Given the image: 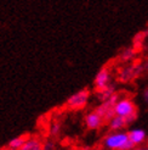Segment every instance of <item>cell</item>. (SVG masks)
<instances>
[{"mask_svg":"<svg viewBox=\"0 0 148 150\" xmlns=\"http://www.w3.org/2000/svg\"><path fill=\"white\" fill-rule=\"evenodd\" d=\"M145 67L142 66L141 60H135L131 65L123 67V69L118 72V79L119 82H123V83H126V82H130L132 79L137 78L140 74L142 73Z\"/></svg>","mask_w":148,"mask_h":150,"instance_id":"6da1fadb","label":"cell"},{"mask_svg":"<svg viewBox=\"0 0 148 150\" xmlns=\"http://www.w3.org/2000/svg\"><path fill=\"white\" fill-rule=\"evenodd\" d=\"M129 136L128 133H121V132H115L108 136L103 140V145L109 150H123L124 145L128 143Z\"/></svg>","mask_w":148,"mask_h":150,"instance_id":"7a4b0ae2","label":"cell"},{"mask_svg":"<svg viewBox=\"0 0 148 150\" xmlns=\"http://www.w3.org/2000/svg\"><path fill=\"white\" fill-rule=\"evenodd\" d=\"M89 96H90V92L87 89H81V91L72 94L68 100H67V106L72 110H80L85 108V105L87 104Z\"/></svg>","mask_w":148,"mask_h":150,"instance_id":"3957f363","label":"cell"},{"mask_svg":"<svg viewBox=\"0 0 148 150\" xmlns=\"http://www.w3.org/2000/svg\"><path fill=\"white\" fill-rule=\"evenodd\" d=\"M115 115H119L123 117H126L131 114L137 111V106L134 104V101L130 100V99H121V100H118L115 106Z\"/></svg>","mask_w":148,"mask_h":150,"instance_id":"277c9868","label":"cell"},{"mask_svg":"<svg viewBox=\"0 0 148 150\" xmlns=\"http://www.w3.org/2000/svg\"><path fill=\"white\" fill-rule=\"evenodd\" d=\"M109 81H110V72H109V69L107 66L102 67V69L97 72L95 77V87H96V91L97 89H102L109 84Z\"/></svg>","mask_w":148,"mask_h":150,"instance_id":"5b68a950","label":"cell"},{"mask_svg":"<svg viewBox=\"0 0 148 150\" xmlns=\"http://www.w3.org/2000/svg\"><path fill=\"white\" fill-rule=\"evenodd\" d=\"M85 125L89 129H97L101 126L105 125V121H103V117L100 114H97L96 111H92L85 116Z\"/></svg>","mask_w":148,"mask_h":150,"instance_id":"8992f818","label":"cell"},{"mask_svg":"<svg viewBox=\"0 0 148 150\" xmlns=\"http://www.w3.org/2000/svg\"><path fill=\"white\" fill-rule=\"evenodd\" d=\"M20 150H43V142L38 137H28Z\"/></svg>","mask_w":148,"mask_h":150,"instance_id":"52a82bcc","label":"cell"},{"mask_svg":"<svg viewBox=\"0 0 148 150\" xmlns=\"http://www.w3.org/2000/svg\"><path fill=\"white\" fill-rule=\"evenodd\" d=\"M115 93V88H114V86L113 84H108L107 87H105V88H102V89H97L96 91V94H97V98H98V100L102 103V101H106V100H108L110 96H112L113 94Z\"/></svg>","mask_w":148,"mask_h":150,"instance_id":"ba28073f","label":"cell"},{"mask_svg":"<svg viewBox=\"0 0 148 150\" xmlns=\"http://www.w3.org/2000/svg\"><path fill=\"white\" fill-rule=\"evenodd\" d=\"M108 126H109V129L118 131V129H121V128H124V127H126L128 126V122H126V120H125V117L119 116V115H115L108 122Z\"/></svg>","mask_w":148,"mask_h":150,"instance_id":"9c48e42d","label":"cell"},{"mask_svg":"<svg viewBox=\"0 0 148 150\" xmlns=\"http://www.w3.org/2000/svg\"><path fill=\"white\" fill-rule=\"evenodd\" d=\"M28 136H26V134H22V136H17L12 138L9 143H7V150H20L22 148V145H23L26 143Z\"/></svg>","mask_w":148,"mask_h":150,"instance_id":"30bf717a","label":"cell"},{"mask_svg":"<svg viewBox=\"0 0 148 150\" xmlns=\"http://www.w3.org/2000/svg\"><path fill=\"white\" fill-rule=\"evenodd\" d=\"M137 50L134 48V47H131V48H128V49H125L124 51H121V54L119 55V60L121 62H129V61H132L136 55H137Z\"/></svg>","mask_w":148,"mask_h":150,"instance_id":"8fae6325","label":"cell"},{"mask_svg":"<svg viewBox=\"0 0 148 150\" xmlns=\"http://www.w3.org/2000/svg\"><path fill=\"white\" fill-rule=\"evenodd\" d=\"M128 136H129V139L132 140V142H134V143L137 145V144H141L142 142L145 140L146 133H145L142 129H134V131L128 132Z\"/></svg>","mask_w":148,"mask_h":150,"instance_id":"7c38bea8","label":"cell"},{"mask_svg":"<svg viewBox=\"0 0 148 150\" xmlns=\"http://www.w3.org/2000/svg\"><path fill=\"white\" fill-rule=\"evenodd\" d=\"M148 35V32H140L134 37V43H132V47H134L138 52L142 50L143 47V43Z\"/></svg>","mask_w":148,"mask_h":150,"instance_id":"4fadbf2b","label":"cell"},{"mask_svg":"<svg viewBox=\"0 0 148 150\" xmlns=\"http://www.w3.org/2000/svg\"><path fill=\"white\" fill-rule=\"evenodd\" d=\"M61 123L58 122V121H55V122H52L50 125V127H49V134H50V137H57L58 134L61 133Z\"/></svg>","mask_w":148,"mask_h":150,"instance_id":"5bb4252c","label":"cell"},{"mask_svg":"<svg viewBox=\"0 0 148 150\" xmlns=\"http://www.w3.org/2000/svg\"><path fill=\"white\" fill-rule=\"evenodd\" d=\"M56 149V144L54 140L47 139L46 142L43 143V150H55Z\"/></svg>","mask_w":148,"mask_h":150,"instance_id":"9a60e30c","label":"cell"},{"mask_svg":"<svg viewBox=\"0 0 148 150\" xmlns=\"http://www.w3.org/2000/svg\"><path fill=\"white\" fill-rule=\"evenodd\" d=\"M137 116H138V111H136V112H134V114H131V115H129V116L125 117V120H126L128 125H130L131 122H134L135 120L137 118Z\"/></svg>","mask_w":148,"mask_h":150,"instance_id":"2e32d148","label":"cell"},{"mask_svg":"<svg viewBox=\"0 0 148 150\" xmlns=\"http://www.w3.org/2000/svg\"><path fill=\"white\" fill-rule=\"evenodd\" d=\"M145 99L148 101V89H147V91L145 92Z\"/></svg>","mask_w":148,"mask_h":150,"instance_id":"e0dca14e","label":"cell"},{"mask_svg":"<svg viewBox=\"0 0 148 150\" xmlns=\"http://www.w3.org/2000/svg\"><path fill=\"white\" fill-rule=\"evenodd\" d=\"M78 150H91L90 148H80V149H78Z\"/></svg>","mask_w":148,"mask_h":150,"instance_id":"ac0fdd59","label":"cell"},{"mask_svg":"<svg viewBox=\"0 0 148 150\" xmlns=\"http://www.w3.org/2000/svg\"><path fill=\"white\" fill-rule=\"evenodd\" d=\"M132 150H148V148H147V149H140V148H134Z\"/></svg>","mask_w":148,"mask_h":150,"instance_id":"d6986e66","label":"cell"},{"mask_svg":"<svg viewBox=\"0 0 148 150\" xmlns=\"http://www.w3.org/2000/svg\"><path fill=\"white\" fill-rule=\"evenodd\" d=\"M145 69H146V70H147V71H148V61H147V64H146V65H145Z\"/></svg>","mask_w":148,"mask_h":150,"instance_id":"ffe728a7","label":"cell"},{"mask_svg":"<svg viewBox=\"0 0 148 150\" xmlns=\"http://www.w3.org/2000/svg\"><path fill=\"white\" fill-rule=\"evenodd\" d=\"M147 145H148V142H147Z\"/></svg>","mask_w":148,"mask_h":150,"instance_id":"44dd1931","label":"cell"}]
</instances>
